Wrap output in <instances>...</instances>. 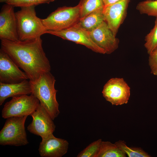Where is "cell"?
I'll return each mask as SVG.
<instances>
[{"instance_id": "cell-25", "label": "cell", "mask_w": 157, "mask_h": 157, "mask_svg": "<svg viewBox=\"0 0 157 157\" xmlns=\"http://www.w3.org/2000/svg\"><path fill=\"white\" fill-rule=\"evenodd\" d=\"M105 6L115 3L120 0H103Z\"/></svg>"}, {"instance_id": "cell-3", "label": "cell", "mask_w": 157, "mask_h": 157, "mask_svg": "<svg viewBox=\"0 0 157 157\" xmlns=\"http://www.w3.org/2000/svg\"><path fill=\"white\" fill-rule=\"evenodd\" d=\"M35 7L21 8L15 13L19 40L33 39L46 33L47 30L42 19L37 16Z\"/></svg>"}, {"instance_id": "cell-21", "label": "cell", "mask_w": 157, "mask_h": 157, "mask_svg": "<svg viewBox=\"0 0 157 157\" xmlns=\"http://www.w3.org/2000/svg\"><path fill=\"white\" fill-rule=\"evenodd\" d=\"M56 0H0L1 3L10 5L14 7L20 8L36 6L42 4H49Z\"/></svg>"}, {"instance_id": "cell-7", "label": "cell", "mask_w": 157, "mask_h": 157, "mask_svg": "<svg viewBox=\"0 0 157 157\" xmlns=\"http://www.w3.org/2000/svg\"><path fill=\"white\" fill-rule=\"evenodd\" d=\"M102 93L107 101L112 105L127 104L130 95V88L123 78H113L104 85Z\"/></svg>"}, {"instance_id": "cell-10", "label": "cell", "mask_w": 157, "mask_h": 157, "mask_svg": "<svg viewBox=\"0 0 157 157\" xmlns=\"http://www.w3.org/2000/svg\"><path fill=\"white\" fill-rule=\"evenodd\" d=\"M14 7L5 3L0 12V39L17 42L18 37L17 19Z\"/></svg>"}, {"instance_id": "cell-12", "label": "cell", "mask_w": 157, "mask_h": 157, "mask_svg": "<svg viewBox=\"0 0 157 157\" xmlns=\"http://www.w3.org/2000/svg\"><path fill=\"white\" fill-rule=\"evenodd\" d=\"M88 32L93 42L103 49L105 53L110 54L118 48L119 40L105 21L95 29Z\"/></svg>"}, {"instance_id": "cell-26", "label": "cell", "mask_w": 157, "mask_h": 157, "mask_svg": "<svg viewBox=\"0 0 157 157\" xmlns=\"http://www.w3.org/2000/svg\"></svg>"}, {"instance_id": "cell-2", "label": "cell", "mask_w": 157, "mask_h": 157, "mask_svg": "<svg viewBox=\"0 0 157 157\" xmlns=\"http://www.w3.org/2000/svg\"><path fill=\"white\" fill-rule=\"evenodd\" d=\"M55 81L54 77L49 72L41 75L35 81L30 82L31 94L39 100L53 120L60 113L56 97L58 91L55 88Z\"/></svg>"}, {"instance_id": "cell-11", "label": "cell", "mask_w": 157, "mask_h": 157, "mask_svg": "<svg viewBox=\"0 0 157 157\" xmlns=\"http://www.w3.org/2000/svg\"><path fill=\"white\" fill-rule=\"evenodd\" d=\"M29 79L24 71L8 55L1 49L0 50V82L12 83L20 82Z\"/></svg>"}, {"instance_id": "cell-15", "label": "cell", "mask_w": 157, "mask_h": 157, "mask_svg": "<svg viewBox=\"0 0 157 157\" xmlns=\"http://www.w3.org/2000/svg\"><path fill=\"white\" fill-rule=\"evenodd\" d=\"M31 94V83L29 80H26L12 83L0 82V105L10 97Z\"/></svg>"}, {"instance_id": "cell-22", "label": "cell", "mask_w": 157, "mask_h": 157, "mask_svg": "<svg viewBox=\"0 0 157 157\" xmlns=\"http://www.w3.org/2000/svg\"><path fill=\"white\" fill-rule=\"evenodd\" d=\"M144 46L149 54L157 47V17L153 28L145 36Z\"/></svg>"}, {"instance_id": "cell-4", "label": "cell", "mask_w": 157, "mask_h": 157, "mask_svg": "<svg viewBox=\"0 0 157 157\" xmlns=\"http://www.w3.org/2000/svg\"><path fill=\"white\" fill-rule=\"evenodd\" d=\"M80 17V7L78 4L74 7H59L42 20L47 31H58L75 26Z\"/></svg>"}, {"instance_id": "cell-14", "label": "cell", "mask_w": 157, "mask_h": 157, "mask_svg": "<svg viewBox=\"0 0 157 157\" xmlns=\"http://www.w3.org/2000/svg\"><path fill=\"white\" fill-rule=\"evenodd\" d=\"M68 142L57 138L53 134L42 139L38 148L39 154L42 157H61L67 152Z\"/></svg>"}, {"instance_id": "cell-23", "label": "cell", "mask_w": 157, "mask_h": 157, "mask_svg": "<svg viewBox=\"0 0 157 157\" xmlns=\"http://www.w3.org/2000/svg\"><path fill=\"white\" fill-rule=\"evenodd\" d=\"M102 140L99 139L91 143L77 155V157H97L99 152Z\"/></svg>"}, {"instance_id": "cell-8", "label": "cell", "mask_w": 157, "mask_h": 157, "mask_svg": "<svg viewBox=\"0 0 157 157\" xmlns=\"http://www.w3.org/2000/svg\"><path fill=\"white\" fill-rule=\"evenodd\" d=\"M31 116L33 120L27 127L29 132L42 139L53 134L56 128L53 120L40 103Z\"/></svg>"}, {"instance_id": "cell-18", "label": "cell", "mask_w": 157, "mask_h": 157, "mask_svg": "<svg viewBox=\"0 0 157 157\" xmlns=\"http://www.w3.org/2000/svg\"><path fill=\"white\" fill-rule=\"evenodd\" d=\"M78 4L80 7V19L95 10L105 7L103 0H80Z\"/></svg>"}, {"instance_id": "cell-1", "label": "cell", "mask_w": 157, "mask_h": 157, "mask_svg": "<svg viewBox=\"0 0 157 157\" xmlns=\"http://www.w3.org/2000/svg\"><path fill=\"white\" fill-rule=\"evenodd\" d=\"M1 40V49L24 71L30 82L50 72V63L43 48L41 37L17 42Z\"/></svg>"}, {"instance_id": "cell-24", "label": "cell", "mask_w": 157, "mask_h": 157, "mask_svg": "<svg viewBox=\"0 0 157 157\" xmlns=\"http://www.w3.org/2000/svg\"><path fill=\"white\" fill-rule=\"evenodd\" d=\"M149 55V64L151 73L157 76V47Z\"/></svg>"}, {"instance_id": "cell-13", "label": "cell", "mask_w": 157, "mask_h": 157, "mask_svg": "<svg viewBox=\"0 0 157 157\" xmlns=\"http://www.w3.org/2000/svg\"><path fill=\"white\" fill-rule=\"evenodd\" d=\"M131 0H120L104 7L103 13L104 21L115 36L126 18Z\"/></svg>"}, {"instance_id": "cell-17", "label": "cell", "mask_w": 157, "mask_h": 157, "mask_svg": "<svg viewBox=\"0 0 157 157\" xmlns=\"http://www.w3.org/2000/svg\"><path fill=\"white\" fill-rule=\"evenodd\" d=\"M126 154L115 143L102 141L97 157H125Z\"/></svg>"}, {"instance_id": "cell-9", "label": "cell", "mask_w": 157, "mask_h": 157, "mask_svg": "<svg viewBox=\"0 0 157 157\" xmlns=\"http://www.w3.org/2000/svg\"><path fill=\"white\" fill-rule=\"evenodd\" d=\"M46 33L83 45L96 53L105 54L104 50L93 42L88 31L75 26L58 31H47Z\"/></svg>"}, {"instance_id": "cell-16", "label": "cell", "mask_w": 157, "mask_h": 157, "mask_svg": "<svg viewBox=\"0 0 157 157\" xmlns=\"http://www.w3.org/2000/svg\"><path fill=\"white\" fill-rule=\"evenodd\" d=\"M104 8L95 10L80 19L75 26L88 32L93 30L104 21Z\"/></svg>"}, {"instance_id": "cell-5", "label": "cell", "mask_w": 157, "mask_h": 157, "mask_svg": "<svg viewBox=\"0 0 157 157\" xmlns=\"http://www.w3.org/2000/svg\"><path fill=\"white\" fill-rule=\"evenodd\" d=\"M27 116L12 117L6 119L0 131L1 145L19 146L28 144L25 127Z\"/></svg>"}, {"instance_id": "cell-6", "label": "cell", "mask_w": 157, "mask_h": 157, "mask_svg": "<svg viewBox=\"0 0 157 157\" xmlns=\"http://www.w3.org/2000/svg\"><path fill=\"white\" fill-rule=\"evenodd\" d=\"M39 102L32 94L13 97L5 104L1 111L2 117L6 119L12 117L31 116L38 108Z\"/></svg>"}, {"instance_id": "cell-19", "label": "cell", "mask_w": 157, "mask_h": 157, "mask_svg": "<svg viewBox=\"0 0 157 157\" xmlns=\"http://www.w3.org/2000/svg\"><path fill=\"white\" fill-rule=\"evenodd\" d=\"M136 9L141 14L157 17V0H146L139 2Z\"/></svg>"}, {"instance_id": "cell-20", "label": "cell", "mask_w": 157, "mask_h": 157, "mask_svg": "<svg viewBox=\"0 0 157 157\" xmlns=\"http://www.w3.org/2000/svg\"><path fill=\"white\" fill-rule=\"evenodd\" d=\"M129 157H150L151 156L139 147H128L124 141L119 140L115 143Z\"/></svg>"}]
</instances>
